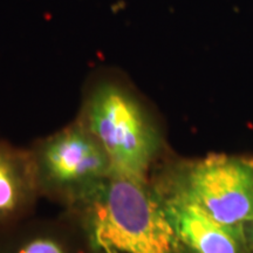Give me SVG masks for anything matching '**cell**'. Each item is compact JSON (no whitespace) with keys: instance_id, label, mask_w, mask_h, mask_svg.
Segmentation results:
<instances>
[{"instance_id":"5b68a950","label":"cell","mask_w":253,"mask_h":253,"mask_svg":"<svg viewBox=\"0 0 253 253\" xmlns=\"http://www.w3.org/2000/svg\"><path fill=\"white\" fill-rule=\"evenodd\" d=\"M158 191L182 249L189 253L250 252L244 226L214 220L171 185Z\"/></svg>"},{"instance_id":"3957f363","label":"cell","mask_w":253,"mask_h":253,"mask_svg":"<svg viewBox=\"0 0 253 253\" xmlns=\"http://www.w3.org/2000/svg\"><path fill=\"white\" fill-rule=\"evenodd\" d=\"M169 185L221 224L253 220V158L210 154L185 164Z\"/></svg>"},{"instance_id":"7a4b0ae2","label":"cell","mask_w":253,"mask_h":253,"mask_svg":"<svg viewBox=\"0 0 253 253\" xmlns=\"http://www.w3.org/2000/svg\"><path fill=\"white\" fill-rule=\"evenodd\" d=\"M81 122L102 147L114 171L147 179L160 141L128 84L109 75L97 79L88 89Z\"/></svg>"},{"instance_id":"6da1fadb","label":"cell","mask_w":253,"mask_h":253,"mask_svg":"<svg viewBox=\"0 0 253 253\" xmlns=\"http://www.w3.org/2000/svg\"><path fill=\"white\" fill-rule=\"evenodd\" d=\"M80 202L94 242L123 253H179L160 191L147 179L113 171Z\"/></svg>"},{"instance_id":"277c9868","label":"cell","mask_w":253,"mask_h":253,"mask_svg":"<svg viewBox=\"0 0 253 253\" xmlns=\"http://www.w3.org/2000/svg\"><path fill=\"white\" fill-rule=\"evenodd\" d=\"M36 168L41 181L78 201L90 194L113 171L108 156L82 122L47 140Z\"/></svg>"},{"instance_id":"8992f818","label":"cell","mask_w":253,"mask_h":253,"mask_svg":"<svg viewBox=\"0 0 253 253\" xmlns=\"http://www.w3.org/2000/svg\"><path fill=\"white\" fill-rule=\"evenodd\" d=\"M37 177L36 163L0 149V219L23 207Z\"/></svg>"},{"instance_id":"ba28073f","label":"cell","mask_w":253,"mask_h":253,"mask_svg":"<svg viewBox=\"0 0 253 253\" xmlns=\"http://www.w3.org/2000/svg\"><path fill=\"white\" fill-rule=\"evenodd\" d=\"M246 238H248V243L250 246V250H253V220L250 221L249 224H246L244 226Z\"/></svg>"},{"instance_id":"52a82bcc","label":"cell","mask_w":253,"mask_h":253,"mask_svg":"<svg viewBox=\"0 0 253 253\" xmlns=\"http://www.w3.org/2000/svg\"><path fill=\"white\" fill-rule=\"evenodd\" d=\"M19 253H65L61 246L52 239L38 238L32 240Z\"/></svg>"}]
</instances>
